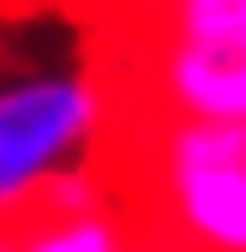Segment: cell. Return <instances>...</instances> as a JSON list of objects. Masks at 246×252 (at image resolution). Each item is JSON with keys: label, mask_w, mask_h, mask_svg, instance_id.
Segmentation results:
<instances>
[{"label": "cell", "mask_w": 246, "mask_h": 252, "mask_svg": "<svg viewBox=\"0 0 246 252\" xmlns=\"http://www.w3.org/2000/svg\"><path fill=\"white\" fill-rule=\"evenodd\" d=\"M102 120V90L84 72H36L0 84V216L66 168Z\"/></svg>", "instance_id": "1"}, {"label": "cell", "mask_w": 246, "mask_h": 252, "mask_svg": "<svg viewBox=\"0 0 246 252\" xmlns=\"http://www.w3.org/2000/svg\"><path fill=\"white\" fill-rule=\"evenodd\" d=\"M138 108L186 120H246V30L240 36H168L156 54V84Z\"/></svg>", "instance_id": "2"}, {"label": "cell", "mask_w": 246, "mask_h": 252, "mask_svg": "<svg viewBox=\"0 0 246 252\" xmlns=\"http://www.w3.org/2000/svg\"><path fill=\"white\" fill-rule=\"evenodd\" d=\"M156 192L174 234L210 252H246V156L216 162H156Z\"/></svg>", "instance_id": "3"}, {"label": "cell", "mask_w": 246, "mask_h": 252, "mask_svg": "<svg viewBox=\"0 0 246 252\" xmlns=\"http://www.w3.org/2000/svg\"><path fill=\"white\" fill-rule=\"evenodd\" d=\"M18 252H132L126 228L96 204V210H66V216H30V234Z\"/></svg>", "instance_id": "4"}, {"label": "cell", "mask_w": 246, "mask_h": 252, "mask_svg": "<svg viewBox=\"0 0 246 252\" xmlns=\"http://www.w3.org/2000/svg\"><path fill=\"white\" fill-rule=\"evenodd\" d=\"M144 252H210V246H198V240H186V234H174V228H162L156 240L144 234Z\"/></svg>", "instance_id": "5"}, {"label": "cell", "mask_w": 246, "mask_h": 252, "mask_svg": "<svg viewBox=\"0 0 246 252\" xmlns=\"http://www.w3.org/2000/svg\"><path fill=\"white\" fill-rule=\"evenodd\" d=\"M0 252H18V246H12V240H0Z\"/></svg>", "instance_id": "6"}]
</instances>
